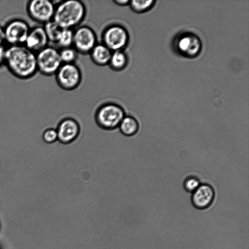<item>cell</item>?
<instances>
[{
  "instance_id": "cell-1",
  "label": "cell",
  "mask_w": 249,
  "mask_h": 249,
  "mask_svg": "<svg viewBox=\"0 0 249 249\" xmlns=\"http://www.w3.org/2000/svg\"><path fill=\"white\" fill-rule=\"evenodd\" d=\"M4 64L12 74L21 79L31 78L37 71L36 53L24 45L6 48Z\"/></svg>"
},
{
  "instance_id": "cell-2",
  "label": "cell",
  "mask_w": 249,
  "mask_h": 249,
  "mask_svg": "<svg viewBox=\"0 0 249 249\" xmlns=\"http://www.w3.org/2000/svg\"><path fill=\"white\" fill-rule=\"evenodd\" d=\"M55 5L53 20L63 29H73L78 27L86 17V8L80 0L59 1Z\"/></svg>"
},
{
  "instance_id": "cell-3",
  "label": "cell",
  "mask_w": 249,
  "mask_h": 249,
  "mask_svg": "<svg viewBox=\"0 0 249 249\" xmlns=\"http://www.w3.org/2000/svg\"><path fill=\"white\" fill-rule=\"evenodd\" d=\"M125 116L124 110L121 106L115 103L107 102L97 109L95 120L100 128L112 130L119 127Z\"/></svg>"
},
{
  "instance_id": "cell-4",
  "label": "cell",
  "mask_w": 249,
  "mask_h": 249,
  "mask_svg": "<svg viewBox=\"0 0 249 249\" xmlns=\"http://www.w3.org/2000/svg\"><path fill=\"white\" fill-rule=\"evenodd\" d=\"M175 52L182 57L188 59L197 57L202 49L200 37L191 31H182L178 34L173 41Z\"/></svg>"
},
{
  "instance_id": "cell-5",
  "label": "cell",
  "mask_w": 249,
  "mask_h": 249,
  "mask_svg": "<svg viewBox=\"0 0 249 249\" xmlns=\"http://www.w3.org/2000/svg\"><path fill=\"white\" fill-rule=\"evenodd\" d=\"M102 43L112 52L124 50L128 45L130 36L125 27L119 24L106 27L102 33Z\"/></svg>"
},
{
  "instance_id": "cell-6",
  "label": "cell",
  "mask_w": 249,
  "mask_h": 249,
  "mask_svg": "<svg viewBox=\"0 0 249 249\" xmlns=\"http://www.w3.org/2000/svg\"><path fill=\"white\" fill-rule=\"evenodd\" d=\"M37 71L45 76L55 75L62 63L59 50L47 46L36 53Z\"/></svg>"
},
{
  "instance_id": "cell-7",
  "label": "cell",
  "mask_w": 249,
  "mask_h": 249,
  "mask_svg": "<svg viewBox=\"0 0 249 249\" xmlns=\"http://www.w3.org/2000/svg\"><path fill=\"white\" fill-rule=\"evenodd\" d=\"M58 86L66 90H72L81 84L82 72L75 63L62 64L55 74Z\"/></svg>"
},
{
  "instance_id": "cell-8",
  "label": "cell",
  "mask_w": 249,
  "mask_h": 249,
  "mask_svg": "<svg viewBox=\"0 0 249 249\" xmlns=\"http://www.w3.org/2000/svg\"><path fill=\"white\" fill-rule=\"evenodd\" d=\"M97 43L96 34L91 27L83 25L73 30L72 47L78 53L89 54Z\"/></svg>"
},
{
  "instance_id": "cell-9",
  "label": "cell",
  "mask_w": 249,
  "mask_h": 249,
  "mask_svg": "<svg viewBox=\"0 0 249 249\" xmlns=\"http://www.w3.org/2000/svg\"><path fill=\"white\" fill-rule=\"evenodd\" d=\"M55 5L49 0H32L28 2L27 10L29 17L39 23L45 24L53 20Z\"/></svg>"
},
{
  "instance_id": "cell-10",
  "label": "cell",
  "mask_w": 249,
  "mask_h": 249,
  "mask_svg": "<svg viewBox=\"0 0 249 249\" xmlns=\"http://www.w3.org/2000/svg\"><path fill=\"white\" fill-rule=\"evenodd\" d=\"M30 28L27 22L21 19H14L3 27L5 42L10 45H24Z\"/></svg>"
},
{
  "instance_id": "cell-11",
  "label": "cell",
  "mask_w": 249,
  "mask_h": 249,
  "mask_svg": "<svg viewBox=\"0 0 249 249\" xmlns=\"http://www.w3.org/2000/svg\"><path fill=\"white\" fill-rule=\"evenodd\" d=\"M56 130L58 141L63 144H69L77 138L80 128L76 120L67 117L59 122Z\"/></svg>"
},
{
  "instance_id": "cell-12",
  "label": "cell",
  "mask_w": 249,
  "mask_h": 249,
  "mask_svg": "<svg viewBox=\"0 0 249 249\" xmlns=\"http://www.w3.org/2000/svg\"><path fill=\"white\" fill-rule=\"evenodd\" d=\"M215 192L208 184H200L192 193L191 202L193 206L197 210H204L210 207L213 202Z\"/></svg>"
},
{
  "instance_id": "cell-13",
  "label": "cell",
  "mask_w": 249,
  "mask_h": 249,
  "mask_svg": "<svg viewBox=\"0 0 249 249\" xmlns=\"http://www.w3.org/2000/svg\"><path fill=\"white\" fill-rule=\"evenodd\" d=\"M49 42L43 26L31 28L24 45L35 53L48 46Z\"/></svg>"
},
{
  "instance_id": "cell-14",
  "label": "cell",
  "mask_w": 249,
  "mask_h": 249,
  "mask_svg": "<svg viewBox=\"0 0 249 249\" xmlns=\"http://www.w3.org/2000/svg\"><path fill=\"white\" fill-rule=\"evenodd\" d=\"M112 51L101 43H97L89 53L92 61L99 66L108 65Z\"/></svg>"
},
{
  "instance_id": "cell-15",
  "label": "cell",
  "mask_w": 249,
  "mask_h": 249,
  "mask_svg": "<svg viewBox=\"0 0 249 249\" xmlns=\"http://www.w3.org/2000/svg\"><path fill=\"white\" fill-rule=\"evenodd\" d=\"M129 58L124 50H119L112 52L108 65L113 71H120L127 66Z\"/></svg>"
},
{
  "instance_id": "cell-16",
  "label": "cell",
  "mask_w": 249,
  "mask_h": 249,
  "mask_svg": "<svg viewBox=\"0 0 249 249\" xmlns=\"http://www.w3.org/2000/svg\"><path fill=\"white\" fill-rule=\"evenodd\" d=\"M118 127L124 135L130 137L135 135L138 132L139 124L135 117L125 115Z\"/></svg>"
},
{
  "instance_id": "cell-17",
  "label": "cell",
  "mask_w": 249,
  "mask_h": 249,
  "mask_svg": "<svg viewBox=\"0 0 249 249\" xmlns=\"http://www.w3.org/2000/svg\"><path fill=\"white\" fill-rule=\"evenodd\" d=\"M43 28L49 42L55 44L62 28L53 20L44 24Z\"/></svg>"
},
{
  "instance_id": "cell-18",
  "label": "cell",
  "mask_w": 249,
  "mask_h": 249,
  "mask_svg": "<svg viewBox=\"0 0 249 249\" xmlns=\"http://www.w3.org/2000/svg\"><path fill=\"white\" fill-rule=\"evenodd\" d=\"M156 2V1L154 0H130L128 6L133 12L142 14L150 10L155 6Z\"/></svg>"
},
{
  "instance_id": "cell-19",
  "label": "cell",
  "mask_w": 249,
  "mask_h": 249,
  "mask_svg": "<svg viewBox=\"0 0 249 249\" xmlns=\"http://www.w3.org/2000/svg\"><path fill=\"white\" fill-rule=\"evenodd\" d=\"M73 39V30L62 28L55 44L61 49L71 47H72Z\"/></svg>"
},
{
  "instance_id": "cell-20",
  "label": "cell",
  "mask_w": 249,
  "mask_h": 249,
  "mask_svg": "<svg viewBox=\"0 0 249 249\" xmlns=\"http://www.w3.org/2000/svg\"><path fill=\"white\" fill-rule=\"evenodd\" d=\"M59 53L62 64L75 63L78 58V53L73 47L62 48Z\"/></svg>"
},
{
  "instance_id": "cell-21",
  "label": "cell",
  "mask_w": 249,
  "mask_h": 249,
  "mask_svg": "<svg viewBox=\"0 0 249 249\" xmlns=\"http://www.w3.org/2000/svg\"><path fill=\"white\" fill-rule=\"evenodd\" d=\"M200 185L199 179L194 176L187 178L183 182L185 190L190 193L194 192Z\"/></svg>"
},
{
  "instance_id": "cell-22",
  "label": "cell",
  "mask_w": 249,
  "mask_h": 249,
  "mask_svg": "<svg viewBox=\"0 0 249 249\" xmlns=\"http://www.w3.org/2000/svg\"><path fill=\"white\" fill-rule=\"evenodd\" d=\"M43 141L48 143H52L58 140L57 133L56 129L53 128L46 129L42 134Z\"/></svg>"
},
{
  "instance_id": "cell-23",
  "label": "cell",
  "mask_w": 249,
  "mask_h": 249,
  "mask_svg": "<svg viewBox=\"0 0 249 249\" xmlns=\"http://www.w3.org/2000/svg\"><path fill=\"white\" fill-rule=\"evenodd\" d=\"M5 49L3 45L0 46V66L4 64Z\"/></svg>"
},
{
  "instance_id": "cell-24",
  "label": "cell",
  "mask_w": 249,
  "mask_h": 249,
  "mask_svg": "<svg viewBox=\"0 0 249 249\" xmlns=\"http://www.w3.org/2000/svg\"><path fill=\"white\" fill-rule=\"evenodd\" d=\"M130 0H115L113 2L119 6H125L128 5Z\"/></svg>"
},
{
  "instance_id": "cell-25",
  "label": "cell",
  "mask_w": 249,
  "mask_h": 249,
  "mask_svg": "<svg viewBox=\"0 0 249 249\" xmlns=\"http://www.w3.org/2000/svg\"><path fill=\"white\" fill-rule=\"evenodd\" d=\"M5 42V36L3 28L0 26V46H3Z\"/></svg>"
}]
</instances>
